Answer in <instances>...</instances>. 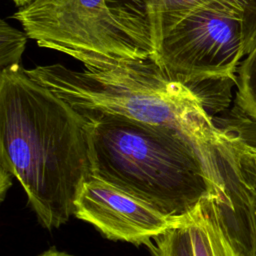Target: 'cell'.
Instances as JSON below:
<instances>
[{"label": "cell", "mask_w": 256, "mask_h": 256, "mask_svg": "<svg viewBox=\"0 0 256 256\" xmlns=\"http://www.w3.org/2000/svg\"><path fill=\"white\" fill-rule=\"evenodd\" d=\"M0 170L19 181L47 229L75 215L92 175L87 120L19 64L0 73Z\"/></svg>", "instance_id": "cell-1"}, {"label": "cell", "mask_w": 256, "mask_h": 256, "mask_svg": "<svg viewBox=\"0 0 256 256\" xmlns=\"http://www.w3.org/2000/svg\"><path fill=\"white\" fill-rule=\"evenodd\" d=\"M92 175L184 220L218 195L198 147L164 126L113 117L87 120Z\"/></svg>", "instance_id": "cell-2"}, {"label": "cell", "mask_w": 256, "mask_h": 256, "mask_svg": "<svg viewBox=\"0 0 256 256\" xmlns=\"http://www.w3.org/2000/svg\"><path fill=\"white\" fill-rule=\"evenodd\" d=\"M26 71L86 120L113 117L168 127L188 137L200 152L219 131L196 94L153 55L103 69L50 64Z\"/></svg>", "instance_id": "cell-3"}, {"label": "cell", "mask_w": 256, "mask_h": 256, "mask_svg": "<svg viewBox=\"0 0 256 256\" xmlns=\"http://www.w3.org/2000/svg\"><path fill=\"white\" fill-rule=\"evenodd\" d=\"M39 46L103 69L151 54L113 16L106 0H34L15 14Z\"/></svg>", "instance_id": "cell-4"}, {"label": "cell", "mask_w": 256, "mask_h": 256, "mask_svg": "<svg viewBox=\"0 0 256 256\" xmlns=\"http://www.w3.org/2000/svg\"><path fill=\"white\" fill-rule=\"evenodd\" d=\"M246 54L242 20L218 6L190 11L163 37L154 59L175 80L193 92L204 82L237 81Z\"/></svg>", "instance_id": "cell-5"}, {"label": "cell", "mask_w": 256, "mask_h": 256, "mask_svg": "<svg viewBox=\"0 0 256 256\" xmlns=\"http://www.w3.org/2000/svg\"><path fill=\"white\" fill-rule=\"evenodd\" d=\"M75 216L92 224L110 240L148 247L155 237L183 223L94 175L87 179L78 195Z\"/></svg>", "instance_id": "cell-6"}, {"label": "cell", "mask_w": 256, "mask_h": 256, "mask_svg": "<svg viewBox=\"0 0 256 256\" xmlns=\"http://www.w3.org/2000/svg\"><path fill=\"white\" fill-rule=\"evenodd\" d=\"M116 20L151 54L163 37L190 11L218 6L243 22L246 54L256 46V0H106Z\"/></svg>", "instance_id": "cell-7"}, {"label": "cell", "mask_w": 256, "mask_h": 256, "mask_svg": "<svg viewBox=\"0 0 256 256\" xmlns=\"http://www.w3.org/2000/svg\"><path fill=\"white\" fill-rule=\"evenodd\" d=\"M221 190L213 200L227 228L256 256V166L245 140L225 133L215 149Z\"/></svg>", "instance_id": "cell-8"}, {"label": "cell", "mask_w": 256, "mask_h": 256, "mask_svg": "<svg viewBox=\"0 0 256 256\" xmlns=\"http://www.w3.org/2000/svg\"><path fill=\"white\" fill-rule=\"evenodd\" d=\"M184 221L190 230L195 256H252L222 222L213 196L202 200Z\"/></svg>", "instance_id": "cell-9"}, {"label": "cell", "mask_w": 256, "mask_h": 256, "mask_svg": "<svg viewBox=\"0 0 256 256\" xmlns=\"http://www.w3.org/2000/svg\"><path fill=\"white\" fill-rule=\"evenodd\" d=\"M235 105L256 122V46L245 56L237 70Z\"/></svg>", "instance_id": "cell-10"}, {"label": "cell", "mask_w": 256, "mask_h": 256, "mask_svg": "<svg viewBox=\"0 0 256 256\" xmlns=\"http://www.w3.org/2000/svg\"><path fill=\"white\" fill-rule=\"evenodd\" d=\"M149 248L154 256H195L190 230L185 221L155 237Z\"/></svg>", "instance_id": "cell-11"}, {"label": "cell", "mask_w": 256, "mask_h": 256, "mask_svg": "<svg viewBox=\"0 0 256 256\" xmlns=\"http://www.w3.org/2000/svg\"><path fill=\"white\" fill-rule=\"evenodd\" d=\"M28 35L12 27L5 20L0 22V67L1 70L20 63Z\"/></svg>", "instance_id": "cell-12"}, {"label": "cell", "mask_w": 256, "mask_h": 256, "mask_svg": "<svg viewBox=\"0 0 256 256\" xmlns=\"http://www.w3.org/2000/svg\"><path fill=\"white\" fill-rule=\"evenodd\" d=\"M39 256H74V255H71L64 251H60L56 248H50V249L44 251L43 253H41Z\"/></svg>", "instance_id": "cell-13"}, {"label": "cell", "mask_w": 256, "mask_h": 256, "mask_svg": "<svg viewBox=\"0 0 256 256\" xmlns=\"http://www.w3.org/2000/svg\"><path fill=\"white\" fill-rule=\"evenodd\" d=\"M245 145H246V149L250 155V157L252 158L255 166H256V147L255 146H252V145H249L246 141H245Z\"/></svg>", "instance_id": "cell-14"}, {"label": "cell", "mask_w": 256, "mask_h": 256, "mask_svg": "<svg viewBox=\"0 0 256 256\" xmlns=\"http://www.w3.org/2000/svg\"><path fill=\"white\" fill-rule=\"evenodd\" d=\"M17 6H20V7H23V6H26L28 4H30L31 2H33L34 0H12Z\"/></svg>", "instance_id": "cell-15"}]
</instances>
